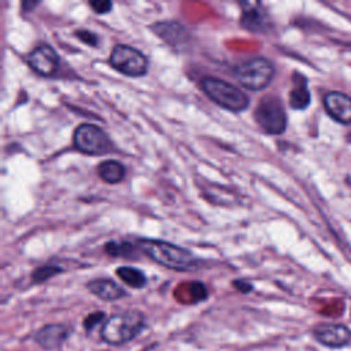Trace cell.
Masks as SVG:
<instances>
[{"label":"cell","mask_w":351,"mask_h":351,"mask_svg":"<svg viewBox=\"0 0 351 351\" xmlns=\"http://www.w3.org/2000/svg\"><path fill=\"white\" fill-rule=\"evenodd\" d=\"M137 247L149 259L171 270L185 271L196 266V258L189 250L169 241L141 239L138 240Z\"/></svg>","instance_id":"cell-1"},{"label":"cell","mask_w":351,"mask_h":351,"mask_svg":"<svg viewBox=\"0 0 351 351\" xmlns=\"http://www.w3.org/2000/svg\"><path fill=\"white\" fill-rule=\"evenodd\" d=\"M145 328V318L140 311L118 313L106 319L101 326V340L110 346H122L133 340Z\"/></svg>","instance_id":"cell-2"},{"label":"cell","mask_w":351,"mask_h":351,"mask_svg":"<svg viewBox=\"0 0 351 351\" xmlns=\"http://www.w3.org/2000/svg\"><path fill=\"white\" fill-rule=\"evenodd\" d=\"M200 88L208 99L228 111L240 112L250 106L248 96L228 81L214 77H204L200 80Z\"/></svg>","instance_id":"cell-3"},{"label":"cell","mask_w":351,"mask_h":351,"mask_svg":"<svg viewBox=\"0 0 351 351\" xmlns=\"http://www.w3.org/2000/svg\"><path fill=\"white\" fill-rule=\"evenodd\" d=\"M233 75L237 82L250 90H262L274 77L273 63L262 56L241 62L233 69Z\"/></svg>","instance_id":"cell-4"},{"label":"cell","mask_w":351,"mask_h":351,"mask_svg":"<svg viewBox=\"0 0 351 351\" xmlns=\"http://www.w3.org/2000/svg\"><path fill=\"white\" fill-rule=\"evenodd\" d=\"M258 126L267 134H281L287 128V114L277 96L267 95L259 100L254 110Z\"/></svg>","instance_id":"cell-5"},{"label":"cell","mask_w":351,"mask_h":351,"mask_svg":"<svg viewBox=\"0 0 351 351\" xmlns=\"http://www.w3.org/2000/svg\"><path fill=\"white\" fill-rule=\"evenodd\" d=\"M74 147L86 155H104L112 149V143L107 133L93 123H81L73 134Z\"/></svg>","instance_id":"cell-6"},{"label":"cell","mask_w":351,"mask_h":351,"mask_svg":"<svg viewBox=\"0 0 351 351\" xmlns=\"http://www.w3.org/2000/svg\"><path fill=\"white\" fill-rule=\"evenodd\" d=\"M110 66L129 77H143L148 70L147 56L134 47L118 44L108 58Z\"/></svg>","instance_id":"cell-7"},{"label":"cell","mask_w":351,"mask_h":351,"mask_svg":"<svg viewBox=\"0 0 351 351\" xmlns=\"http://www.w3.org/2000/svg\"><path fill=\"white\" fill-rule=\"evenodd\" d=\"M29 66L40 75H53L60 64L58 52L48 44H40L27 56Z\"/></svg>","instance_id":"cell-8"},{"label":"cell","mask_w":351,"mask_h":351,"mask_svg":"<svg viewBox=\"0 0 351 351\" xmlns=\"http://www.w3.org/2000/svg\"><path fill=\"white\" fill-rule=\"evenodd\" d=\"M240 25L252 33H263L266 32L271 22L270 16L263 7L262 3H241V16H240Z\"/></svg>","instance_id":"cell-9"},{"label":"cell","mask_w":351,"mask_h":351,"mask_svg":"<svg viewBox=\"0 0 351 351\" xmlns=\"http://www.w3.org/2000/svg\"><path fill=\"white\" fill-rule=\"evenodd\" d=\"M313 335L329 348H341L351 343V330L341 324H319L313 329Z\"/></svg>","instance_id":"cell-10"},{"label":"cell","mask_w":351,"mask_h":351,"mask_svg":"<svg viewBox=\"0 0 351 351\" xmlns=\"http://www.w3.org/2000/svg\"><path fill=\"white\" fill-rule=\"evenodd\" d=\"M326 112L337 122L351 125V97L343 92H328L324 96Z\"/></svg>","instance_id":"cell-11"},{"label":"cell","mask_w":351,"mask_h":351,"mask_svg":"<svg viewBox=\"0 0 351 351\" xmlns=\"http://www.w3.org/2000/svg\"><path fill=\"white\" fill-rule=\"evenodd\" d=\"M69 337V329L62 324H49L43 326L36 335L34 341L44 350L58 348Z\"/></svg>","instance_id":"cell-12"},{"label":"cell","mask_w":351,"mask_h":351,"mask_svg":"<svg viewBox=\"0 0 351 351\" xmlns=\"http://www.w3.org/2000/svg\"><path fill=\"white\" fill-rule=\"evenodd\" d=\"M86 288L90 293L106 302L118 300L126 296L125 289L111 278H95L86 284Z\"/></svg>","instance_id":"cell-13"},{"label":"cell","mask_w":351,"mask_h":351,"mask_svg":"<svg viewBox=\"0 0 351 351\" xmlns=\"http://www.w3.org/2000/svg\"><path fill=\"white\" fill-rule=\"evenodd\" d=\"M310 104V90L303 75L295 74L293 86L289 92V106L293 110H304Z\"/></svg>","instance_id":"cell-14"},{"label":"cell","mask_w":351,"mask_h":351,"mask_svg":"<svg viewBox=\"0 0 351 351\" xmlns=\"http://www.w3.org/2000/svg\"><path fill=\"white\" fill-rule=\"evenodd\" d=\"M125 173H126L125 166L121 162L114 160V159L104 160V162H101L97 166L99 177L104 182H107V184H118V182H121L123 180V177H125Z\"/></svg>","instance_id":"cell-15"},{"label":"cell","mask_w":351,"mask_h":351,"mask_svg":"<svg viewBox=\"0 0 351 351\" xmlns=\"http://www.w3.org/2000/svg\"><path fill=\"white\" fill-rule=\"evenodd\" d=\"M117 276L125 282L128 284L129 287L132 288H136V289H140L143 287L147 285V277L145 274L136 269V267H132V266H121L115 270Z\"/></svg>","instance_id":"cell-16"},{"label":"cell","mask_w":351,"mask_h":351,"mask_svg":"<svg viewBox=\"0 0 351 351\" xmlns=\"http://www.w3.org/2000/svg\"><path fill=\"white\" fill-rule=\"evenodd\" d=\"M104 250L111 256H121V258H137V248L136 245L128 241H110L104 245Z\"/></svg>","instance_id":"cell-17"},{"label":"cell","mask_w":351,"mask_h":351,"mask_svg":"<svg viewBox=\"0 0 351 351\" xmlns=\"http://www.w3.org/2000/svg\"><path fill=\"white\" fill-rule=\"evenodd\" d=\"M63 271L62 267L56 266V265H44V266H40L37 267L33 274H32V278L34 282H43V281H47L48 278H51L52 276L58 274Z\"/></svg>","instance_id":"cell-18"},{"label":"cell","mask_w":351,"mask_h":351,"mask_svg":"<svg viewBox=\"0 0 351 351\" xmlns=\"http://www.w3.org/2000/svg\"><path fill=\"white\" fill-rule=\"evenodd\" d=\"M103 318H104V313L103 311H95V313L89 314L88 317H85V319H84L85 330L90 332L97 324H100L103 321Z\"/></svg>","instance_id":"cell-19"},{"label":"cell","mask_w":351,"mask_h":351,"mask_svg":"<svg viewBox=\"0 0 351 351\" xmlns=\"http://www.w3.org/2000/svg\"><path fill=\"white\" fill-rule=\"evenodd\" d=\"M75 37H78L84 44L90 45V47H96L97 41H99L97 36L89 30H77Z\"/></svg>","instance_id":"cell-20"},{"label":"cell","mask_w":351,"mask_h":351,"mask_svg":"<svg viewBox=\"0 0 351 351\" xmlns=\"http://www.w3.org/2000/svg\"><path fill=\"white\" fill-rule=\"evenodd\" d=\"M90 8L96 12V14H107L111 11L112 8V3L107 1V0H96V1H89Z\"/></svg>","instance_id":"cell-21"},{"label":"cell","mask_w":351,"mask_h":351,"mask_svg":"<svg viewBox=\"0 0 351 351\" xmlns=\"http://www.w3.org/2000/svg\"><path fill=\"white\" fill-rule=\"evenodd\" d=\"M233 285H234L236 289H239V291L243 292V293H248V292L252 289V284H250V282H247V281H243V280H236V281L233 282Z\"/></svg>","instance_id":"cell-22"}]
</instances>
